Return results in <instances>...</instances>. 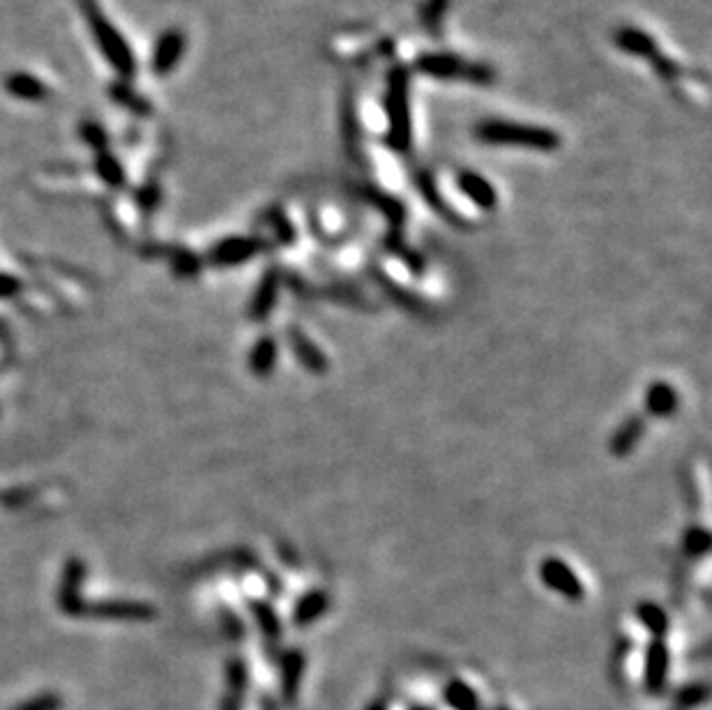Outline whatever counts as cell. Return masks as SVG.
<instances>
[{
    "instance_id": "cell-23",
    "label": "cell",
    "mask_w": 712,
    "mask_h": 710,
    "mask_svg": "<svg viewBox=\"0 0 712 710\" xmlns=\"http://www.w3.org/2000/svg\"><path fill=\"white\" fill-rule=\"evenodd\" d=\"M250 609L251 614L256 616V623H259L260 632L266 635V639L277 642V639L282 636V623L277 618L275 609H272L270 605H266V602H251Z\"/></svg>"
},
{
    "instance_id": "cell-34",
    "label": "cell",
    "mask_w": 712,
    "mask_h": 710,
    "mask_svg": "<svg viewBox=\"0 0 712 710\" xmlns=\"http://www.w3.org/2000/svg\"><path fill=\"white\" fill-rule=\"evenodd\" d=\"M23 288L22 280L14 275H7V272H0V297H14L19 296Z\"/></svg>"
},
{
    "instance_id": "cell-20",
    "label": "cell",
    "mask_w": 712,
    "mask_h": 710,
    "mask_svg": "<svg viewBox=\"0 0 712 710\" xmlns=\"http://www.w3.org/2000/svg\"><path fill=\"white\" fill-rule=\"evenodd\" d=\"M277 365V340L272 334L260 337L250 351V369L256 377H268Z\"/></svg>"
},
{
    "instance_id": "cell-37",
    "label": "cell",
    "mask_w": 712,
    "mask_h": 710,
    "mask_svg": "<svg viewBox=\"0 0 712 710\" xmlns=\"http://www.w3.org/2000/svg\"><path fill=\"white\" fill-rule=\"evenodd\" d=\"M219 710H240V697L238 695H231L222 701V708Z\"/></svg>"
},
{
    "instance_id": "cell-28",
    "label": "cell",
    "mask_w": 712,
    "mask_h": 710,
    "mask_svg": "<svg viewBox=\"0 0 712 710\" xmlns=\"http://www.w3.org/2000/svg\"><path fill=\"white\" fill-rule=\"evenodd\" d=\"M201 271V259H198L197 254H192V252L187 250H180L176 254V259H173V272L180 277H192L197 275V272Z\"/></svg>"
},
{
    "instance_id": "cell-10",
    "label": "cell",
    "mask_w": 712,
    "mask_h": 710,
    "mask_svg": "<svg viewBox=\"0 0 712 710\" xmlns=\"http://www.w3.org/2000/svg\"><path fill=\"white\" fill-rule=\"evenodd\" d=\"M279 284H282V277H279L277 268H270V271L263 272L250 305V316L254 321H266L270 316L277 305V297H279Z\"/></svg>"
},
{
    "instance_id": "cell-25",
    "label": "cell",
    "mask_w": 712,
    "mask_h": 710,
    "mask_svg": "<svg viewBox=\"0 0 712 710\" xmlns=\"http://www.w3.org/2000/svg\"><path fill=\"white\" fill-rule=\"evenodd\" d=\"M95 171H97V175H100L101 181L107 182V185H111V187H123L125 185L123 166H120V162H118V159L113 157V155L104 153V150H101V153L97 155Z\"/></svg>"
},
{
    "instance_id": "cell-39",
    "label": "cell",
    "mask_w": 712,
    "mask_h": 710,
    "mask_svg": "<svg viewBox=\"0 0 712 710\" xmlns=\"http://www.w3.org/2000/svg\"><path fill=\"white\" fill-rule=\"evenodd\" d=\"M413 710H431V708H426V706H418V708H413Z\"/></svg>"
},
{
    "instance_id": "cell-7",
    "label": "cell",
    "mask_w": 712,
    "mask_h": 710,
    "mask_svg": "<svg viewBox=\"0 0 712 710\" xmlns=\"http://www.w3.org/2000/svg\"><path fill=\"white\" fill-rule=\"evenodd\" d=\"M263 244H266L263 240L251 238V235H233V238H226L215 244L213 250L207 252V261L217 268H231V265H240L254 259L263 250Z\"/></svg>"
},
{
    "instance_id": "cell-8",
    "label": "cell",
    "mask_w": 712,
    "mask_h": 710,
    "mask_svg": "<svg viewBox=\"0 0 712 710\" xmlns=\"http://www.w3.org/2000/svg\"><path fill=\"white\" fill-rule=\"evenodd\" d=\"M88 618L100 620H120V623H141L154 616V609L145 602H134V599H109V602H95L85 607Z\"/></svg>"
},
{
    "instance_id": "cell-26",
    "label": "cell",
    "mask_w": 712,
    "mask_h": 710,
    "mask_svg": "<svg viewBox=\"0 0 712 710\" xmlns=\"http://www.w3.org/2000/svg\"><path fill=\"white\" fill-rule=\"evenodd\" d=\"M226 683H229L231 695L242 697V692L247 689V683H250L247 664L242 660H231L229 667H226Z\"/></svg>"
},
{
    "instance_id": "cell-11",
    "label": "cell",
    "mask_w": 712,
    "mask_h": 710,
    "mask_svg": "<svg viewBox=\"0 0 712 710\" xmlns=\"http://www.w3.org/2000/svg\"><path fill=\"white\" fill-rule=\"evenodd\" d=\"M457 185L459 190L463 191V197H468L470 201L475 203L482 210H494L498 206V194H496V187L491 185L484 175H479L478 171H459L457 175Z\"/></svg>"
},
{
    "instance_id": "cell-2",
    "label": "cell",
    "mask_w": 712,
    "mask_h": 710,
    "mask_svg": "<svg viewBox=\"0 0 712 710\" xmlns=\"http://www.w3.org/2000/svg\"><path fill=\"white\" fill-rule=\"evenodd\" d=\"M475 138L487 146H514L551 153L560 148V134L540 125L507 120H482L475 125Z\"/></svg>"
},
{
    "instance_id": "cell-32",
    "label": "cell",
    "mask_w": 712,
    "mask_h": 710,
    "mask_svg": "<svg viewBox=\"0 0 712 710\" xmlns=\"http://www.w3.org/2000/svg\"><path fill=\"white\" fill-rule=\"evenodd\" d=\"M113 95L118 97V102H120V104L129 106L132 111H136V113H148V111H150V106L145 104L144 97L134 95V93L129 91L127 85H120V88H118V91L113 93Z\"/></svg>"
},
{
    "instance_id": "cell-14",
    "label": "cell",
    "mask_w": 712,
    "mask_h": 710,
    "mask_svg": "<svg viewBox=\"0 0 712 710\" xmlns=\"http://www.w3.org/2000/svg\"><path fill=\"white\" fill-rule=\"evenodd\" d=\"M616 47L620 51L629 53V56H638V58H648L653 60L655 56L659 53L657 42L650 38L646 31H638V28H620L613 38Z\"/></svg>"
},
{
    "instance_id": "cell-24",
    "label": "cell",
    "mask_w": 712,
    "mask_h": 710,
    "mask_svg": "<svg viewBox=\"0 0 712 710\" xmlns=\"http://www.w3.org/2000/svg\"><path fill=\"white\" fill-rule=\"evenodd\" d=\"M415 185L420 187L422 197H425V201L429 203V206L434 208V210L441 212L443 217H447L450 222H457V219H454L453 215H450V210H447V203L443 201V197L438 194L436 182H434V178H431V175L426 173V171H420V173L415 175Z\"/></svg>"
},
{
    "instance_id": "cell-31",
    "label": "cell",
    "mask_w": 712,
    "mask_h": 710,
    "mask_svg": "<svg viewBox=\"0 0 712 710\" xmlns=\"http://www.w3.org/2000/svg\"><path fill=\"white\" fill-rule=\"evenodd\" d=\"M447 7H450V0H426V10H425V22L429 26V31L436 32L441 28L443 16H445Z\"/></svg>"
},
{
    "instance_id": "cell-15",
    "label": "cell",
    "mask_w": 712,
    "mask_h": 710,
    "mask_svg": "<svg viewBox=\"0 0 712 710\" xmlns=\"http://www.w3.org/2000/svg\"><path fill=\"white\" fill-rule=\"evenodd\" d=\"M644 434H646V420L638 418V415H632V418H628L620 427H618L611 443H609V450H611L613 457H629L634 452V448L641 443Z\"/></svg>"
},
{
    "instance_id": "cell-29",
    "label": "cell",
    "mask_w": 712,
    "mask_h": 710,
    "mask_svg": "<svg viewBox=\"0 0 712 710\" xmlns=\"http://www.w3.org/2000/svg\"><path fill=\"white\" fill-rule=\"evenodd\" d=\"M60 708H63V699H60L56 692H42V695L23 701L16 710H60Z\"/></svg>"
},
{
    "instance_id": "cell-3",
    "label": "cell",
    "mask_w": 712,
    "mask_h": 710,
    "mask_svg": "<svg viewBox=\"0 0 712 710\" xmlns=\"http://www.w3.org/2000/svg\"><path fill=\"white\" fill-rule=\"evenodd\" d=\"M415 69L426 76H434V79H441V81L463 79L466 84H475V85H491L496 79V72L489 67V65L468 63V60H463L461 56H457V53H447V51L422 53V56H418V60H415Z\"/></svg>"
},
{
    "instance_id": "cell-22",
    "label": "cell",
    "mask_w": 712,
    "mask_h": 710,
    "mask_svg": "<svg viewBox=\"0 0 712 710\" xmlns=\"http://www.w3.org/2000/svg\"><path fill=\"white\" fill-rule=\"evenodd\" d=\"M445 704L453 710H479V699L475 689L463 680H453L445 688Z\"/></svg>"
},
{
    "instance_id": "cell-5",
    "label": "cell",
    "mask_w": 712,
    "mask_h": 710,
    "mask_svg": "<svg viewBox=\"0 0 712 710\" xmlns=\"http://www.w3.org/2000/svg\"><path fill=\"white\" fill-rule=\"evenodd\" d=\"M85 579V565L81 558H69L65 563L63 570V579H60V589H58V607L72 618H81L85 616V607L88 602L81 595V586H84Z\"/></svg>"
},
{
    "instance_id": "cell-4",
    "label": "cell",
    "mask_w": 712,
    "mask_h": 710,
    "mask_svg": "<svg viewBox=\"0 0 712 710\" xmlns=\"http://www.w3.org/2000/svg\"><path fill=\"white\" fill-rule=\"evenodd\" d=\"M81 10H84L85 19L91 23V31L95 35V42L100 44L101 53L107 56L109 63L120 72L123 76L134 75V56L129 51L127 42L120 32L113 28V23L109 22L107 16L101 14V10L97 7L95 0H81Z\"/></svg>"
},
{
    "instance_id": "cell-35",
    "label": "cell",
    "mask_w": 712,
    "mask_h": 710,
    "mask_svg": "<svg viewBox=\"0 0 712 710\" xmlns=\"http://www.w3.org/2000/svg\"><path fill=\"white\" fill-rule=\"evenodd\" d=\"M84 138L88 141V144L95 146L97 150L101 153V148H104V144H107V138H104V132H101L97 125H85L84 128Z\"/></svg>"
},
{
    "instance_id": "cell-1",
    "label": "cell",
    "mask_w": 712,
    "mask_h": 710,
    "mask_svg": "<svg viewBox=\"0 0 712 710\" xmlns=\"http://www.w3.org/2000/svg\"><path fill=\"white\" fill-rule=\"evenodd\" d=\"M385 113H388L385 144L397 153H406L413 141V120H410V72L401 65L390 69L385 85Z\"/></svg>"
},
{
    "instance_id": "cell-6",
    "label": "cell",
    "mask_w": 712,
    "mask_h": 710,
    "mask_svg": "<svg viewBox=\"0 0 712 710\" xmlns=\"http://www.w3.org/2000/svg\"><path fill=\"white\" fill-rule=\"evenodd\" d=\"M540 579L544 581V586H549L551 590L567 598L569 602L584 599L585 589L584 583H581L579 574L567 563L560 561V558H544L542 565H540Z\"/></svg>"
},
{
    "instance_id": "cell-18",
    "label": "cell",
    "mask_w": 712,
    "mask_h": 710,
    "mask_svg": "<svg viewBox=\"0 0 712 710\" xmlns=\"http://www.w3.org/2000/svg\"><path fill=\"white\" fill-rule=\"evenodd\" d=\"M5 88L7 93H12L14 97L26 102H40L48 95L47 85L40 79H35V76L26 75V72H16V75L7 76Z\"/></svg>"
},
{
    "instance_id": "cell-38",
    "label": "cell",
    "mask_w": 712,
    "mask_h": 710,
    "mask_svg": "<svg viewBox=\"0 0 712 710\" xmlns=\"http://www.w3.org/2000/svg\"><path fill=\"white\" fill-rule=\"evenodd\" d=\"M369 710H385V706L383 704H372V706H369Z\"/></svg>"
},
{
    "instance_id": "cell-17",
    "label": "cell",
    "mask_w": 712,
    "mask_h": 710,
    "mask_svg": "<svg viewBox=\"0 0 712 710\" xmlns=\"http://www.w3.org/2000/svg\"><path fill=\"white\" fill-rule=\"evenodd\" d=\"M304 671V655L300 651H288L282 660V689L286 701H295L300 692Z\"/></svg>"
},
{
    "instance_id": "cell-12",
    "label": "cell",
    "mask_w": 712,
    "mask_h": 710,
    "mask_svg": "<svg viewBox=\"0 0 712 710\" xmlns=\"http://www.w3.org/2000/svg\"><path fill=\"white\" fill-rule=\"evenodd\" d=\"M671 667V655L669 646L662 639H655L648 646V655H646V688L648 692H662L669 676Z\"/></svg>"
},
{
    "instance_id": "cell-33",
    "label": "cell",
    "mask_w": 712,
    "mask_h": 710,
    "mask_svg": "<svg viewBox=\"0 0 712 710\" xmlns=\"http://www.w3.org/2000/svg\"><path fill=\"white\" fill-rule=\"evenodd\" d=\"M653 67H655V72H657V75L666 81H673L675 76L681 75V65L675 63V60L666 58V56H662V53H657V56L653 58Z\"/></svg>"
},
{
    "instance_id": "cell-16",
    "label": "cell",
    "mask_w": 712,
    "mask_h": 710,
    "mask_svg": "<svg viewBox=\"0 0 712 710\" xmlns=\"http://www.w3.org/2000/svg\"><path fill=\"white\" fill-rule=\"evenodd\" d=\"M646 408L655 418H669L678 408V393L664 381L653 383L648 387V395H646Z\"/></svg>"
},
{
    "instance_id": "cell-27",
    "label": "cell",
    "mask_w": 712,
    "mask_h": 710,
    "mask_svg": "<svg viewBox=\"0 0 712 710\" xmlns=\"http://www.w3.org/2000/svg\"><path fill=\"white\" fill-rule=\"evenodd\" d=\"M708 549H710V533H708L706 528H699V526H694V528L687 530V536H685L687 556L699 558V556H703V554H708Z\"/></svg>"
},
{
    "instance_id": "cell-36",
    "label": "cell",
    "mask_w": 712,
    "mask_h": 710,
    "mask_svg": "<svg viewBox=\"0 0 712 710\" xmlns=\"http://www.w3.org/2000/svg\"><path fill=\"white\" fill-rule=\"evenodd\" d=\"M157 201H160V194H157L154 190H145L144 194L138 197V203H141L144 208H148V210H150V208L157 206Z\"/></svg>"
},
{
    "instance_id": "cell-9",
    "label": "cell",
    "mask_w": 712,
    "mask_h": 710,
    "mask_svg": "<svg viewBox=\"0 0 712 710\" xmlns=\"http://www.w3.org/2000/svg\"><path fill=\"white\" fill-rule=\"evenodd\" d=\"M185 35L178 28L162 32V38L157 40L153 51V69L154 75H169L171 69L180 63L182 53H185Z\"/></svg>"
},
{
    "instance_id": "cell-19",
    "label": "cell",
    "mask_w": 712,
    "mask_h": 710,
    "mask_svg": "<svg viewBox=\"0 0 712 710\" xmlns=\"http://www.w3.org/2000/svg\"><path fill=\"white\" fill-rule=\"evenodd\" d=\"M328 607H330L328 593H323V590H312V593H307L298 602L295 614H293V620H295V626L298 627L312 626L314 620H319L321 616L328 611Z\"/></svg>"
},
{
    "instance_id": "cell-21",
    "label": "cell",
    "mask_w": 712,
    "mask_h": 710,
    "mask_svg": "<svg viewBox=\"0 0 712 710\" xmlns=\"http://www.w3.org/2000/svg\"><path fill=\"white\" fill-rule=\"evenodd\" d=\"M637 618L648 627L655 639H662L669 632V616L662 607L653 605V602H641L637 607Z\"/></svg>"
},
{
    "instance_id": "cell-40",
    "label": "cell",
    "mask_w": 712,
    "mask_h": 710,
    "mask_svg": "<svg viewBox=\"0 0 712 710\" xmlns=\"http://www.w3.org/2000/svg\"><path fill=\"white\" fill-rule=\"evenodd\" d=\"M675 710H678V708H675Z\"/></svg>"
},
{
    "instance_id": "cell-30",
    "label": "cell",
    "mask_w": 712,
    "mask_h": 710,
    "mask_svg": "<svg viewBox=\"0 0 712 710\" xmlns=\"http://www.w3.org/2000/svg\"><path fill=\"white\" fill-rule=\"evenodd\" d=\"M706 699H708V688H706V685H690V688H685L681 692V695H678V706H681L678 710L697 708V706L703 704Z\"/></svg>"
},
{
    "instance_id": "cell-13",
    "label": "cell",
    "mask_w": 712,
    "mask_h": 710,
    "mask_svg": "<svg viewBox=\"0 0 712 710\" xmlns=\"http://www.w3.org/2000/svg\"><path fill=\"white\" fill-rule=\"evenodd\" d=\"M286 337H288V344H291L293 353H295V358L300 360V365L307 367V369L314 371V374H323V371L328 369V358L321 353L319 346L309 340L303 330L288 328Z\"/></svg>"
}]
</instances>
